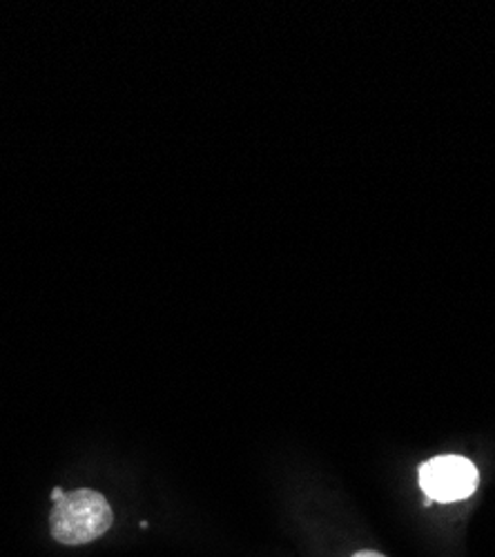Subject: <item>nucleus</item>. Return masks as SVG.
I'll use <instances>...</instances> for the list:
<instances>
[{
  "mask_svg": "<svg viewBox=\"0 0 495 557\" xmlns=\"http://www.w3.org/2000/svg\"><path fill=\"white\" fill-rule=\"evenodd\" d=\"M112 520L108 499L97 491L81 488L54 502L50 524L57 542L78 546L101 537L112 527Z\"/></svg>",
  "mask_w": 495,
  "mask_h": 557,
  "instance_id": "1",
  "label": "nucleus"
},
{
  "mask_svg": "<svg viewBox=\"0 0 495 557\" xmlns=\"http://www.w3.org/2000/svg\"><path fill=\"white\" fill-rule=\"evenodd\" d=\"M475 463L462 455H440L420 469V486L435 502H460L478 488Z\"/></svg>",
  "mask_w": 495,
  "mask_h": 557,
  "instance_id": "2",
  "label": "nucleus"
},
{
  "mask_svg": "<svg viewBox=\"0 0 495 557\" xmlns=\"http://www.w3.org/2000/svg\"><path fill=\"white\" fill-rule=\"evenodd\" d=\"M352 557H384L382 553H375V550H359V553H355Z\"/></svg>",
  "mask_w": 495,
  "mask_h": 557,
  "instance_id": "3",
  "label": "nucleus"
}]
</instances>
